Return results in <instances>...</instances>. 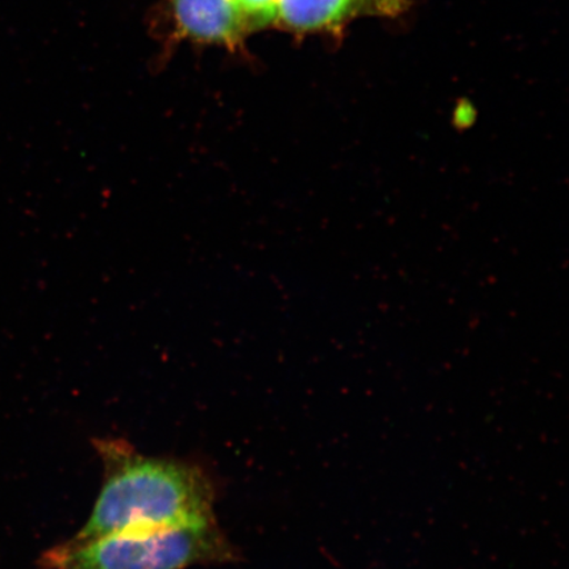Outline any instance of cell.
<instances>
[{
	"label": "cell",
	"mask_w": 569,
	"mask_h": 569,
	"mask_svg": "<svg viewBox=\"0 0 569 569\" xmlns=\"http://www.w3.org/2000/svg\"><path fill=\"white\" fill-rule=\"evenodd\" d=\"M103 482L87 523L70 543L216 521V492L202 468L188 461L146 457L122 440L96 442Z\"/></svg>",
	"instance_id": "cell-1"
},
{
	"label": "cell",
	"mask_w": 569,
	"mask_h": 569,
	"mask_svg": "<svg viewBox=\"0 0 569 569\" xmlns=\"http://www.w3.org/2000/svg\"><path fill=\"white\" fill-rule=\"evenodd\" d=\"M234 558L229 539L212 521L66 542L47 552L44 563L51 569H187Z\"/></svg>",
	"instance_id": "cell-2"
},
{
	"label": "cell",
	"mask_w": 569,
	"mask_h": 569,
	"mask_svg": "<svg viewBox=\"0 0 569 569\" xmlns=\"http://www.w3.org/2000/svg\"><path fill=\"white\" fill-rule=\"evenodd\" d=\"M172 6L178 28L194 40L232 44L249 28L234 0H173Z\"/></svg>",
	"instance_id": "cell-3"
},
{
	"label": "cell",
	"mask_w": 569,
	"mask_h": 569,
	"mask_svg": "<svg viewBox=\"0 0 569 569\" xmlns=\"http://www.w3.org/2000/svg\"><path fill=\"white\" fill-rule=\"evenodd\" d=\"M243 11L248 27L274 26L276 0H234Z\"/></svg>",
	"instance_id": "cell-4"
}]
</instances>
